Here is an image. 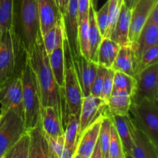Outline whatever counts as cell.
<instances>
[{
	"mask_svg": "<svg viewBox=\"0 0 158 158\" xmlns=\"http://www.w3.org/2000/svg\"><path fill=\"white\" fill-rule=\"evenodd\" d=\"M129 114L134 124L143 131L158 148V102L148 99L131 102Z\"/></svg>",
	"mask_w": 158,
	"mask_h": 158,
	"instance_id": "obj_6",
	"label": "cell"
},
{
	"mask_svg": "<svg viewBox=\"0 0 158 158\" xmlns=\"http://www.w3.org/2000/svg\"><path fill=\"white\" fill-rule=\"evenodd\" d=\"M63 38L60 39L53 50L48 54L49 65L53 73L56 82L60 89L63 90L64 86V47H63Z\"/></svg>",
	"mask_w": 158,
	"mask_h": 158,
	"instance_id": "obj_22",
	"label": "cell"
},
{
	"mask_svg": "<svg viewBox=\"0 0 158 158\" xmlns=\"http://www.w3.org/2000/svg\"><path fill=\"white\" fill-rule=\"evenodd\" d=\"M0 113L12 110L24 118L23 83L21 77L15 79L0 92Z\"/></svg>",
	"mask_w": 158,
	"mask_h": 158,
	"instance_id": "obj_11",
	"label": "cell"
},
{
	"mask_svg": "<svg viewBox=\"0 0 158 158\" xmlns=\"http://www.w3.org/2000/svg\"><path fill=\"white\" fill-rule=\"evenodd\" d=\"M110 117L123 145L125 158H132L133 123L131 116L128 114L124 116L110 115Z\"/></svg>",
	"mask_w": 158,
	"mask_h": 158,
	"instance_id": "obj_17",
	"label": "cell"
},
{
	"mask_svg": "<svg viewBox=\"0 0 158 158\" xmlns=\"http://www.w3.org/2000/svg\"><path fill=\"white\" fill-rule=\"evenodd\" d=\"M108 158H125L123 145L113 123L111 124L110 127V138L109 143Z\"/></svg>",
	"mask_w": 158,
	"mask_h": 158,
	"instance_id": "obj_34",
	"label": "cell"
},
{
	"mask_svg": "<svg viewBox=\"0 0 158 158\" xmlns=\"http://www.w3.org/2000/svg\"><path fill=\"white\" fill-rule=\"evenodd\" d=\"M111 124H112V121H111V118L110 115L105 116L102 118L98 140L100 142L102 151H103V158H108Z\"/></svg>",
	"mask_w": 158,
	"mask_h": 158,
	"instance_id": "obj_33",
	"label": "cell"
},
{
	"mask_svg": "<svg viewBox=\"0 0 158 158\" xmlns=\"http://www.w3.org/2000/svg\"><path fill=\"white\" fill-rule=\"evenodd\" d=\"M136 86L131 102L148 99L158 102V63L148 66L135 75Z\"/></svg>",
	"mask_w": 158,
	"mask_h": 158,
	"instance_id": "obj_8",
	"label": "cell"
},
{
	"mask_svg": "<svg viewBox=\"0 0 158 158\" xmlns=\"http://www.w3.org/2000/svg\"><path fill=\"white\" fill-rule=\"evenodd\" d=\"M29 56L31 66L35 72L40 91L42 106H52L63 121L65 114L64 97L63 91L56 82L51 69L48 54L45 49L42 33L37 38Z\"/></svg>",
	"mask_w": 158,
	"mask_h": 158,
	"instance_id": "obj_1",
	"label": "cell"
},
{
	"mask_svg": "<svg viewBox=\"0 0 158 158\" xmlns=\"http://www.w3.org/2000/svg\"><path fill=\"white\" fill-rule=\"evenodd\" d=\"M63 32L69 44L72 56L81 54L78 43V2L77 0H69L66 13L62 15Z\"/></svg>",
	"mask_w": 158,
	"mask_h": 158,
	"instance_id": "obj_10",
	"label": "cell"
},
{
	"mask_svg": "<svg viewBox=\"0 0 158 158\" xmlns=\"http://www.w3.org/2000/svg\"><path fill=\"white\" fill-rule=\"evenodd\" d=\"M138 1H139V0H134V5H133V6H134V5H135L136 3H137ZM132 8H133V7H132Z\"/></svg>",
	"mask_w": 158,
	"mask_h": 158,
	"instance_id": "obj_47",
	"label": "cell"
},
{
	"mask_svg": "<svg viewBox=\"0 0 158 158\" xmlns=\"http://www.w3.org/2000/svg\"><path fill=\"white\" fill-rule=\"evenodd\" d=\"M14 0H0V35L13 27Z\"/></svg>",
	"mask_w": 158,
	"mask_h": 158,
	"instance_id": "obj_29",
	"label": "cell"
},
{
	"mask_svg": "<svg viewBox=\"0 0 158 158\" xmlns=\"http://www.w3.org/2000/svg\"><path fill=\"white\" fill-rule=\"evenodd\" d=\"M13 28L29 53L41 34L38 0H14Z\"/></svg>",
	"mask_w": 158,
	"mask_h": 158,
	"instance_id": "obj_3",
	"label": "cell"
},
{
	"mask_svg": "<svg viewBox=\"0 0 158 158\" xmlns=\"http://www.w3.org/2000/svg\"><path fill=\"white\" fill-rule=\"evenodd\" d=\"M28 52L14 28L0 35V92L21 77Z\"/></svg>",
	"mask_w": 158,
	"mask_h": 158,
	"instance_id": "obj_2",
	"label": "cell"
},
{
	"mask_svg": "<svg viewBox=\"0 0 158 158\" xmlns=\"http://www.w3.org/2000/svg\"><path fill=\"white\" fill-rule=\"evenodd\" d=\"M78 43L80 52L82 56L89 59V22L88 15L79 22L78 26Z\"/></svg>",
	"mask_w": 158,
	"mask_h": 158,
	"instance_id": "obj_32",
	"label": "cell"
},
{
	"mask_svg": "<svg viewBox=\"0 0 158 158\" xmlns=\"http://www.w3.org/2000/svg\"><path fill=\"white\" fill-rule=\"evenodd\" d=\"M158 45L154 46L149 49L143 52L140 56V60L137 62V66L135 69V75L142 71L143 69H146L148 66L158 63ZM135 77V76H134Z\"/></svg>",
	"mask_w": 158,
	"mask_h": 158,
	"instance_id": "obj_36",
	"label": "cell"
},
{
	"mask_svg": "<svg viewBox=\"0 0 158 158\" xmlns=\"http://www.w3.org/2000/svg\"><path fill=\"white\" fill-rule=\"evenodd\" d=\"M120 46L110 38L102 39L97 54V63L105 68H111Z\"/></svg>",
	"mask_w": 158,
	"mask_h": 158,
	"instance_id": "obj_23",
	"label": "cell"
},
{
	"mask_svg": "<svg viewBox=\"0 0 158 158\" xmlns=\"http://www.w3.org/2000/svg\"><path fill=\"white\" fill-rule=\"evenodd\" d=\"M24 118L12 110L0 113V158L25 132Z\"/></svg>",
	"mask_w": 158,
	"mask_h": 158,
	"instance_id": "obj_7",
	"label": "cell"
},
{
	"mask_svg": "<svg viewBox=\"0 0 158 158\" xmlns=\"http://www.w3.org/2000/svg\"><path fill=\"white\" fill-rule=\"evenodd\" d=\"M80 115L69 114L63 125L64 131V148L72 151L75 154L78 143Z\"/></svg>",
	"mask_w": 158,
	"mask_h": 158,
	"instance_id": "obj_27",
	"label": "cell"
},
{
	"mask_svg": "<svg viewBox=\"0 0 158 158\" xmlns=\"http://www.w3.org/2000/svg\"><path fill=\"white\" fill-rule=\"evenodd\" d=\"M91 0H77L78 2L79 22L89 13V3Z\"/></svg>",
	"mask_w": 158,
	"mask_h": 158,
	"instance_id": "obj_41",
	"label": "cell"
},
{
	"mask_svg": "<svg viewBox=\"0 0 158 158\" xmlns=\"http://www.w3.org/2000/svg\"><path fill=\"white\" fill-rule=\"evenodd\" d=\"M30 138L28 131H25L17 141L9 148L3 158H29Z\"/></svg>",
	"mask_w": 158,
	"mask_h": 158,
	"instance_id": "obj_28",
	"label": "cell"
},
{
	"mask_svg": "<svg viewBox=\"0 0 158 158\" xmlns=\"http://www.w3.org/2000/svg\"><path fill=\"white\" fill-rule=\"evenodd\" d=\"M106 69L107 68H105L103 66L98 65L97 74H96L95 78H94V81L91 84L90 94L89 95L93 96L94 97H100L103 79H104L105 74H106Z\"/></svg>",
	"mask_w": 158,
	"mask_h": 158,
	"instance_id": "obj_39",
	"label": "cell"
},
{
	"mask_svg": "<svg viewBox=\"0 0 158 158\" xmlns=\"http://www.w3.org/2000/svg\"><path fill=\"white\" fill-rule=\"evenodd\" d=\"M93 2H94V6H95V9H96V5H97V0H93Z\"/></svg>",
	"mask_w": 158,
	"mask_h": 158,
	"instance_id": "obj_46",
	"label": "cell"
},
{
	"mask_svg": "<svg viewBox=\"0 0 158 158\" xmlns=\"http://www.w3.org/2000/svg\"><path fill=\"white\" fill-rule=\"evenodd\" d=\"M158 3V0H139L131 9L129 41L136 40L146 23L150 12Z\"/></svg>",
	"mask_w": 158,
	"mask_h": 158,
	"instance_id": "obj_13",
	"label": "cell"
},
{
	"mask_svg": "<svg viewBox=\"0 0 158 158\" xmlns=\"http://www.w3.org/2000/svg\"><path fill=\"white\" fill-rule=\"evenodd\" d=\"M106 103L110 115H128L131 96L122 91H113Z\"/></svg>",
	"mask_w": 158,
	"mask_h": 158,
	"instance_id": "obj_26",
	"label": "cell"
},
{
	"mask_svg": "<svg viewBox=\"0 0 158 158\" xmlns=\"http://www.w3.org/2000/svg\"><path fill=\"white\" fill-rule=\"evenodd\" d=\"M135 77L120 71H115L114 76L113 91H122L132 96L135 89Z\"/></svg>",
	"mask_w": 158,
	"mask_h": 158,
	"instance_id": "obj_30",
	"label": "cell"
},
{
	"mask_svg": "<svg viewBox=\"0 0 158 158\" xmlns=\"http://www.w3.org/2000/svg\"><path fill=\"white\" fill-rule=\"evenodd\" d=\"M109 7H108V28L106 31V38H110L113 30L114 29L117 19L119 17L120 9L123 3V0H108ZM104 38V37H103Z\"/></svg>",
	"mask_w": 158,
	"mask_h": 158,
	"instance_id": "obj_35",
	"label": "cell"
},
{
	"mask_svg": "<svg viewBox=\"0 0 158 158\" xmlns=\"http://www.w3.org/2000/svg\"><path fill=\"white\" fill-rule=\"evenodd\" d=\"M123 4L129 9H132L134 5V0H123Z\"/></svg>",
	"mask_w": 158,
	"mask_h": 158,
	"instance_id": "obj_45",
	"label": "cell"
},
{
	"mask_svg": "<svg viewBox=\"0 0 158 158\" xmlns=\"http://www.w3.org/2000/svg\"><path fill=\"white\" fill-rule=\"evenodd\" d=\"M62 15L66 13L69 0H54Z\"/></svg>",
	"mask_w": 158,
	"mask_h": 158,
	"instance_id": "obj_44",
	"label": "cell"
},
{
	"mask_svg": "<svg viewBox=\"0 0 158 158\" xmlns=\"http://www.w3.org/2000/svg\"><path fill=\"white\" fill-rule=\"evenodd\" d=\"M108 7L109 1L106 2L98 12L96 11V21L103 38L106 36L108 28Z\"/></svg>",
	"mask_w": 158,
	"mask_h": 158,
	"instance_id": "obj_38",
	"label": "cell"
},
{
	"mask_svg": "<svg viewBox=\"0 0 158 158\" xmlns=\"http://www.w3.org/2000/svg\"><path fill=\"white\" fill-rule=\"evenodd\" d=\"M135 66V60H134L131 45L120 46L111 68L114 71H120V72L134 77Z\"/></svg>",
	"mask_w": 158,
	"mask_h": 158,
	"instance_id": "obj_24",
	"label": "cell"
},
{
	"mask_svg": "<svg viewBox=\"0 0 158 158\" xmlns=\"http://www.w3.org/2000/svg\"><path fill=\"white\" fill-rule=\"evenodd\" d=\"M63 35V25L62 18L54 27L48 30L43 36V44L47 54L50 53L57 44V42Z\"/></svg>",
	"mask_w": 158,
	"mask_h": 158,
	"instance_id": "obj_31",
	"label": "cell"
},
{
	"mask_svg": "<svg viewBox=\"0 0 158 158\" xmlns=\"http://www.w3.org/2000/svg\"><path fill=\"white\" fill-rule=\"evenodd\" d=\"M132 123V158H158V148L143 131Z\"/></svg>",
	"mask_w": 158,
	"mask_h": 158,
	"instance_id": "obj_15",
	"label": "cell"
},
{
	"mask_svg": "<svg viewBox=\"0 0 158 158\" xmlns=\"http://www.w3.org/2000/svg\"><path fill=\"white\" fill-rule=\"evenodd\" d=\"M90 158H103V151H102L101 147H100V142L97 140L94 150H93L92 154H91Z\"/></svg>",
	"mask_w": 158,
	"mask_h": 158,
	"instance_id": "obj_43",
	"label": "cell"
},
{
	"mask_svg": "<svg viewBox=\"0 0 158 158\" xmlns=\"http://www.w3.org/2000/svg\"><path fill=\"white\" fill-rule=\"evenodd\" d=\"M64 47V86L63 96L65 102V114L63 125L69 114L80 115L82 100L83 96L79 84L73 64L72 61L71 51L66 37L63 38Z\"/></svg>",
	"mask_w": 158,
	"mask_h": 158,
	"instance_id": "obj_5",
	"label": "cell"
},
{
	"mask_svg": "<svg viewBox=\"0 0 158 158\" xmlns=\"http://www.w3.org/2000/svg\"><path fill=\"white\" fill-rule=\"evenodd\" d=\"M49 146V158H61L64 149V134L57 137H48Z\"/></svg>",
	"mask_w": 158,
	"mask_h": 158,
	"instance_id": "obj_37",
	"label": "cell"
},
{
	"mask_svg": "<svg viewBox=\"0 0 158 158\" xmlns=\"http://www.w3.org/2000/svg\"><path fill=\"white\" fill-rule=\"evenodd\" d=\"M40 121L48 137H57L64 134L61 117L52 106H42Z\"/></svg>",
	"mask_w": 158,
	"mask_h": 158,
	"instance_id": "obj_21",
	"label": "cell"
},
{
	"mask_svg": "<svg viewBox=\"0 0 158 158\" xmlns=\"http://www.w3.org/2000/svg\"><path fill=\"white\" fill-rule=\"evenodd\" d=\"M157 45H158V26L145 24L135 41L131 43L136 66L142 54Z\"/></svg>",
	"mask_w": 158,
	"mask_h": 158,
	"instance_id": "obj_14",
	"label": "cell"
},
{
	"mask_svg": "<svg viewBox=\"0 0 158 158\" xmlns=\"http://www.w3.org/2000/svg\"><path fill=\"white\" fill-rule=\"evenodd\" d=\"M38 12L42 35L54 27L62 18L54 0H38Z\"/></svg>",
	"mask_w": 158,
	"mask_h": 158,
	"instance_id": "obj_18",
	"label": "cell"
},
{
	"mask_svg": "<svg viewBox=\"0 0 158 158\" xmlns=\"http://www.w3.org/2000/svg\"><path fill=\"white\" fill-rule=\"evenodd\" d=\"M109 115L106 102L100 97H94L91 95L83 97L80 112L78 140L83 131L94 122Z\"/></svg>",
	"mask_w": 158,
	"mask_h": 158,
	"instance_id": "obj_9",
	"label": "cell"
},
{
	"mask_svg": "<svg viewBox=\"0 0 158 158\" xmlns=\"http://www.w3.org/2000/svg\"><path fill=\"white\" fill-rule=\"evenodd\" d=\"M114 73H115V71L112 68L106 69V74H105L104 79H103L101 94H100V98L105 102L107 101L108 98H109L110 96L112 94Z\"/></svg>",
	"mask_w": 158,
	"mask_h": 158,
	"instance_id": "obj_40",
	"label": "cell"
},
{
	"mask_svg": "<svg viewBox=\"0 0 158 158\" xmlns=\"http://www.w3.org/2000/svg\"><path fill=\"white\" fill-rule=\"evenodd\" d=\"M131 9L123 3L119 17L110 39L120 46L131 45L129 41V32L131 26Z\"/></svg>",
	"mask_w": 158,
	"mask_h": 158,
	"instance_id": "obj_20",
	"label": "cell"
},
{
	"mask_svg": "<svg viewBox=\"0 0 158 158\" xmlns=\"http://www.w3.org/2000/svg\"><path fill=\"white\" fill-rule=\"evenodd\" d=\"M145 24L157 25L158 26V3L153 8L151 12H150Z\"/></svg>",
	"mask_w": 158,
	"mask_h": 158,
	"instance_id": "obj_42",
	"label": "cell"
},
{
	"mask_svg": "<svg viewBox=\"0 0 158 158\" xmlns=\"http://www.w3.org/2000/svg\"><path fill=\"white\" fill-rule=\"evenodd\" d=\"M88 22H89V59L97 63V54L99 46L101 42L102 37L99 28L96 21V9L93 0L89 3V13H88Z\"/></svg>",
	"mask_w": 158,
	"mask_h": 158,
	"instance_id": "obj_25",
	"label": "cell"
},
{
	"mask_svg": "<svg viewBox=\"0 0 158 158\" xmlns=\"http://www.w3.org/2000/svg\"><path fill=\"white\" fill-rule=\"evenodd\" d=\"M23 83V99L24 123L26 131L36 126L41 117V98L36 76L31 66L29 56L21 75Z\"/></svg>",
	"mask_w": 158,
	"mask_h": 158,
	"instance_id": "obj_4",
	"label": "cell"
},
{
	"mask_svg": "<svg viewBox=\"0 0 158 158\" xmlns=\"http://www.w3.org/2000/svg\"><path fill=\"white\" fill-rule=\"evenodd\" d=\"M27 131L30 138L29 158H49V141L41 121Z\"/></svg>",
	"mask_w": 158,
	"mask_h": 158,
	"instance_id": "obj_19",
	"label": "cell"
},
{
	"mask_svg": "<svg viewBox=\"0 0 158 158\" xmlns=\"http://www.w3.org/2000/svg\"><path fill=\"white\" fill-rule=\"evenodd\" d=\"M72 61L83 97H87L90 94L91 84L97 74L98 64L81 54L72 56Z\"/></svg>",
	"mask_w": 158,
	"mask_h": 158,
	"instance_id": "obj_12",
	"label": "cell"
},
{
	"mask_svg": "<svg viewBox=\"0 0 158 158\" xmlns=\"http://www.w3.org/2000/svg\"><path fill=\"white\" fill-rule=\"evenodd\" d=\"M103 117L96 120L83 131L77 143L73 158H90L93 150L98 140L100 123Z\"/></svg>",
	"mask_w": 158,
	"mask_h": 158,
	"instance_id": "obj_16",
	"label": "cell"
}]
</instances>
